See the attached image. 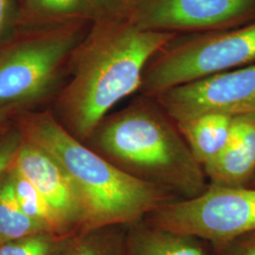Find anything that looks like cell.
<instances>
[{"mask_svg":"<svg viewBox=\"0 0 255 255\" xmlns=\"http://www.w3.org/2000/svg\"><path fill=\"white\" fill-rule=\"evenodd\" d=\"M217 252L219 255H255V233L237 238Z\"/></svg>","mask_w":255,"mask_h":255,"instance_id":"cell-18","label":"cell"},{"mask_svg":"<svg viewBox=\"0 0 255 255\" xmlns=\"http://www.w3.org/2000/svg\"><path fill=\"white\" fill-rule=\"evenodd\" d=\"M145 219L208 242L217 251L255 233V188L209 184L200 196L167 202Z\"/></svg>","mask_w":255,"mask_h":255,"instance_id":"cell-5","label":"cell"},{"mask_svg":"<svg viewBox=\"0 0 255 255\" xmlns=\"http://www.w3.org/2000/svg\"><path fill=\"white\" fill-rule=\"evenodd\" d=\"M174 36L139 28L129 20L98 32L79 55L61 97L64 128L87 141L110 110L141 88L149 59Z\"/></svg>","mask_w":255,"mask_h":255,"instance_id":"cell-2","label":"cell"},{"mask_svg":"<svg viewBox=\"0 0 255 255\" xmlns=\"http://www.w3.org/2000/svg\"><path fill=\"white\" fill-rule=\"evenodd\" d=\"M155 98L175 123L207 114L234 118L255 113V64L182 84Z\"/></svg>","mask_w":255,"mask_h":255,"instance_id":"cell-7","label":"cell"},{"mask_svg":"<svg viewBox=\"0 0 255 255\" xmlns=\"http://www.w3.org/2000/svg\"><path fill=\"white\" fill-rule=\"evenodd\" d=\"M146 0H121V3L123 2L124 4H126L128 6H139L142 3H144Z\"/></svg>","mask_w":255,"mask_h":255,"instance_id":"cell-23","label":"cell"},{"mask_svg":"<svg viewBox=\"0 0 255 255\" xmlns=\"http://www.w3.org/2000/svg\"><path fill=\"white\" fill-rule=\"evenodd\" d=\"M24 137L20 128H4L0 131V182L14 164Z\"/></svg>","mask_w":255,"mask_h":255,"instance_id":"cell-17","label":"cell"},{"mask_svg":"<svg viewBox=\"0 0 255 255\" xmlns=\"http://www.w3.org/2000/svg\"><path fill=\"white\" fill-rule=\"evenodd\" d=\"M74 236L41 233L23 237L0 244V255H62Z\"/></svg>","mask_w":255,"mask_h":255,"instance_id":"cell-16","label":"cell"},{"mask_svg":"<svg viewBox=\"0 0 255 255\" xmlns=\"http://www.w3.org/2000/svg\"><path fill=\"white\" fill-rule=\"evenodd\" d=\"M128 228L127 255H209L201 239L155 226L145 219Z\"/></svg>","mask_w":255,"mask_h":255,"instance_id":"cell-11","label":"cell"},{"mask_svg":"<svg viewBox=\"0 0 255 255\" xmlns=\"http://www.w3.org/2000/svg\"><path fill=\"white\" fill-rule=\"evenodd\" d=\"M255 64V21L174 46L146 65L141 90L150 97L215 74Z\"/></svg>","mask_w":255,"mask_h":255,"instance_id":"cell-4","label":"cell"},{"mask_svg":"<svg viewBox=\"0 0 255 255\" xmlns=\"http://www.w3.org/2000/svg\"><path fill=\"white\" fill-rule=\"evenodd\" d=\"M37 4L48 12L72 13L82 8V0H37Z\"/></svg>","mask_w":255,"mask_h":255,"instance_id":"cell-19","label":"cell"},{"mask_svg":"<svg viewBox=\"0 0 255 255\" xmlns=\"http://www.w3.org/2000/svg\"><path fill=\"white\" fill-rule=\"evenodd\" d=\"M94 7L99 9H112L117 7L121 0H88Z\"/></svg>","mask_w":255,"mask_h":255,"instance_id":"cell-21","label":"cell"},{"mask_svg":"<svg viewBox=\"0 0 255 255\" xmlns=\"http://www.w3.org/2000/svg\"><path fill=\"white\" fill-rule=\"evenodd\" d=\"M10 0H0V34L7 23L9 13Z\"/></svg>","mask_w":255,"mask_h":255,"instance_id":"cell-20","label":"cell"},{"mask_svg":"<svg viewBox=\"0 0 255 255\" xmlns=\"http://www.w3.org/2000/svg\"><path fill=\"white\" fill-rule=\"evenodd\" d=\"M20 130L26 140L53 156L70 178L82 203V233L128 226L179 200L172 193L123 171L50 115L27 118Z\"/></svg>","mask_w":255,"mask_h":255,"instance_id":"cell-1","label":"cell"},{"mask_svg":"<svg viewBox=\"0 0 255 255\" xmlns=\"http://www.w3.org/2000/svg\"><path fill=\"white\" fill-rule=\"evenodd\" d=\"M9 173L19 205L27 217L42 224L51 233L64 236H74L66 231L61 220L43 196L27 178L19 172L14 165L10 168Z\"/></svg>","mask_w":255,"mask_h":255,"instance_id":"cell-14","label":"cell"},{"mask_svg":"<svg viewBox=\"0 0 255 255\" xmlns=\"http://www.w3.org/2000/svg\"><path fill=\"white\" fill-rule=\"evenodd\" d=\"M88 140L92 149L123 171L179 200L198 197L209 185L178 125L161 106L137 102L104 119Z\"/></svg>","mask_w":255,"mask_h":255,"instance_id":"cell-3","label":"cell"},{"mask_svg":"<svg viewBox=\"0 0 255 255\" xmlns=\"http://www.w3.org/2000/svg\"><path fill=\"white\" fill-rule=\"evenodd\" d=\"M41 233L51 232L24 213L9 171L0 182V244Z\"/></svg>","mask_w":255,"mask_h":255,"instance_id":"cell-13","label":"cell"},{"mask_svg":"<svg viewBox=\"0 0 255 255\" xmlns=\"http://www.w3.org/2000/svg\"><path fill=\"white\" fill-rule=\"evenodd\" d=\"M248 187H251V188H255V178L253 179V181H252V182L250 183V185H249Z\"/></svg>","mask_w":255,"mask_h":255,"instance_id":"cell-24","label":"cell"},{"mask_svg":"<svg viewBox=\"0 0 255 255\" xmlns=\"http://www.w3.org/2000/svg\"><path fill=\"white\" fill-rule=\"evenodd\" d=\"M203 170L212 185H250L255 176V113L233 118L228 145Z\"/></svg>","mask_w":255,"mask_h":255,"instance_id":"cell-10","label":"cell"},{"mask_svg":"<svg viewBox=\"0 0 255 255\" xmlns=\"http://www.w3.org/2000/svg\"><path fill=\"white\" fill-rule=\"evenodd\" d=\"M155 31L241 27L255 21V0H146L129 19Z\"/></svg>","mask_w":255,"mask_h":255,"instance_id":"cell-8","label":"cell"},{"mask_svg":"<svg viewBox=\"0 0 255 255\" xmlns=\"http://www.w3.org/2000/svg\"><path fill=\"white\" fill-rule=\"evenodd\" d=\"M232 119L224 115L207 114L176 123L202 167L214 161L228 145Z\"/></svg>","mask_w":255,"mask_h":255,"instance_id":"cell-12","label":"cell"},{"mask_svg":"<svg viewBox=\"0 0 255 255\" xmlns=\"http://www.w3.org/2000/svg\"><path fill=\"white\" fill-rule=\"evenodd\" d=\"M13 165L43 196L69 234L82 233L83 211L80 198L53 156L24 138Z\"/></svg>","mask_w":255,"mask_h":255,"instance_id":"cell-9","label":"cell"},{"mask_svg":"<svg viewBox=\"0 0 255 255\" xmlns=\"http://www.w3.org/2000/svg\"><path fill=\"white\" fill-rule=\"evenodd\" d=\"M75 43L73 33H55L0 56V110H15L43 96Z\"/></svg>","mask_w":255,"mask_h":255,"instance_id":"cell-6","label":"cell"},{"mask_svg":"<svg viewBox=\"0 0 255 255\" xmlns=\"http://www.w3.org/2000/svg\"><path fill=\"white\" fill-rule=\"evenodd\" d=\"M105 227L75 235L62 255H127L126 234Z\"/></svg>","mask_w":255,"mask_h":255,"instance_id":"cell-15","label":"cell"},{"mask_svg":"<svg viewBox=\"0 0 255 255\" xmlns=\"http://www.w3.org/2000/svg\"><path fill=\"white\" fill-rule=\"evenodd\" d=\"M13 112V109L0 110V131L6 128L9 118Z\"/></svg>","mask_w":255,"mask_h":255,"instance_id":"cell-22","label":"cell"}]
</instances>
